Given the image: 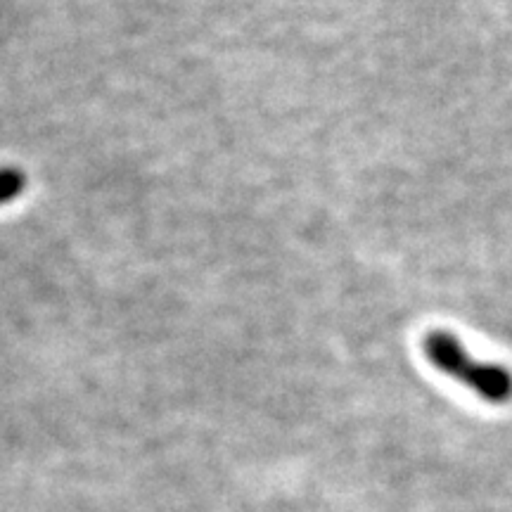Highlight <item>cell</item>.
Segmentation results:
<instances>
[{"label": "cell", "instance_id": "cell-1", "mask_svg": "<svg viewBox=\"0 0 512 512\" xmlns=\"http://www.w3.org/2000/svg\"><path fill=\"white\" fill-rule=\"evenodd\" d=\"M422 351L434 368L465 384L467 389L489 403H508L512 399V373L496 363L479 361L470 356L451 332L432 330L422 339Z\"/></svg>", "mask_w": 512, "mask_h": 512}, {"label": "cell", "instance_id": "cell-2", "mask_svg": "<svg viewBox=\"0 0 512 512\" xmlns=\"http://www.w3.org/2000/svg\"><path fill=\"white\" fill-rule=\"evenodd\" d=\"M22 185H24V176H22V171H17V169H8L3 174V200L5 202H10L12 197L15 195H19V192H22Z\"/></svg>", "mask_w": 512, "mask_h": 512}]
</instances>
